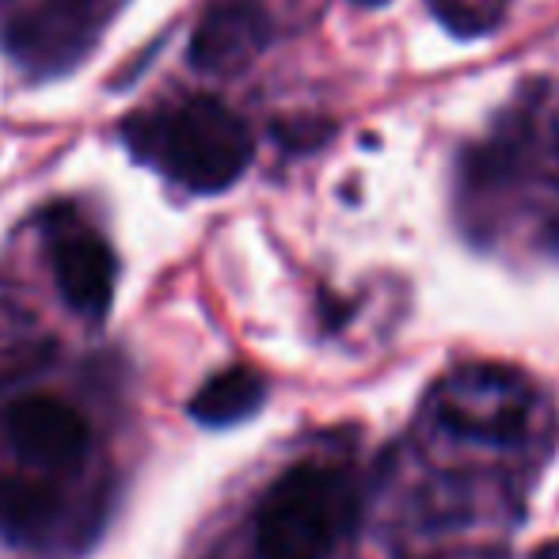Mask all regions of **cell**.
<instances>
[{
	"mask_svg": "<svg viewBox=\"0 0 559 559\" xmlns=\"http://www.w3.org/2000/svg\"><path fill=\"white\" fill-rule=\"evenodd\" d=\"M435 20L456 38H479L491 35L507 20L510 0H427Z\"/></svg>",
	"mask_w": 559,
	"mask_h": 559,
	"instance_id": "9",
	"label": "cell"
},
{
	"mask_svg": "<svg viewBox=\"0 0 559 559\" xmlns=\"http://www.w3.org/2000/svg\"><path fill=\"white\" fill-rule=\"evenodd\" d=\"M545 153L552 156V164L559 168V107L552 111V118H548V126H545Z\"/></svg>",
	"mask_w": 559,
	"mask_h": 559,
	"instance_id": "10",
	"label": "cell"
},
{
	"mask_svg": "<svg viewBox=\"0 0 559 559\" xmlns=\"http://www.w3.org/2000/svg\"><path fill=\"white\" fill-rule=\"evenodd\" d=\"M0 430L20 464L46 476H73L92 453L88 415L50 392H31L15 400L0 419Z\"/></svg>",
	"mask_w": 559,
	"mask_h": 559,
	"instance_id": "4",
	"label": "cell"
},
{
	"mask_svg": "<svg viewBox=\"0 0 559 559\" xmlns=\"http://www.w3.org/2000/svg\"><path fill=\"white\" fill-rule=\"evenodd\" d=\"M271 23L251 4H217L202 15L191 38V61L206 73H240L263 53Z\"/></svg>",
	"mask_w": 559,
	"mask_h": 559,
	"instance_id": "6",
	"label": "cell"
},
{
	"mask_svg": "<svg viewBox=\"0 0 559 559\" xmlns=\"http://www.w3.org/2000/svg\"><path fill=\"white\" fill-rule=\"evenodd\" d=\"M354 4H373L377 8V4H384V0H354Z\"/></svg>",
	"mask_w": 559,
	"mask_h": 559,
	"instance_id": "11",
	"label": "cell"
},
{
	"mask_svg": "<svg viewBox=\"0 0 559 559\" xmlns=\"http://www.w3.org/2000/svg\"><path fill=\"white\" fill-rule=\"evenodd\" d=\"M122 141L138 160L194 194L228 191L248 171L255 153L248 122L210 96L130 115L122 122Z\"/></svg>",
	"mask_w": 559,
	"mask_h": 559,
	"instance_id": "1",
	"label": "cell"
},
{
	"mask_svg": "<svg viewBox=\"0 0 559 559\" xmlns=\"http://www.w3.org/2000/svg\"><path fill=\"white\" fill-rule=\"evenodd\" d=\"M58 495L35 476H0V533L8 537H35L50 530L58 514Z\"/></svg>",
	"mask_w": 559,
	"mask_h": 559,
	"instance_id": "8",
	"label": "cell"
},
{
	"mask_svg": "<svg viewBox=\"0 0 559 559\" xmlns=\"http://www.w3.org/2000/svg\"><path fill=\"white\" fill-rule=\"evenodd\" d=\"M430 400H435V419L445 430L472 442L507 445L525 435L537 392L530 377L514 366L464 361L435 384Z\"/></svg>",
	"mask_w": 559,
	"mask_h": 559,
	"instance_id": "3",
	"label": "cell"
},
{
	"mask_svg": "<svg viewBox=\"0 0 559 559\" xmlns=\"http://www.w3.org/2000/svg\"><path fill=\"white\" fill-rule=\"evenodd\" d=\"M358 525V491L343 468L301 461L286 468L255 510L259 559H328Z\"/></svg>",
	"mask_w": 559,
	"mask_h": 559,
	"instance_id": "2",
	"label": "cell"
},
{
	"mask_svg": "<svg viewBox=\"0 0 559 559\" xmlns=\"http://www.w3.org/2000/svg\"><path fill=\"white\" fill-rule=\"evenodd\" d=\"M266 400V381L248 366H228L222 373H214L194 400L187 404L194 423L202 427H233V423H243L263 407Z\"/></svg>",
	"mask_w": 559,
	"mask_h": 559,
	"instance_id": "7",
	"label": "cell"
},
{
	"mask_svg": "<svg viewBox=\"0 0 559 559\" xmlns=\"http://www.w3.org/2000/svg\"><path fill=\"white\" fill-rule=\"evenodd\" d=\"M46 248H50V266L58 294L76 317L104 320L115 297L118 259L104 233H96L73 210H58L46 222Z\"/></svg>",
	"mask_w": 559,
	"mask_h": 559,
	"instance_id": "5",
	"label": "cell"
}]
</instances>
